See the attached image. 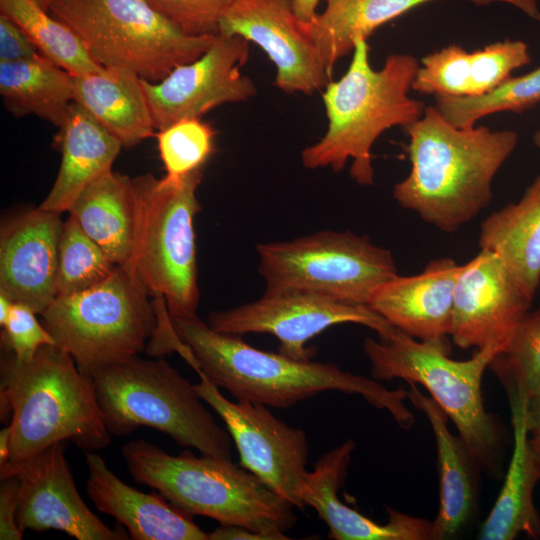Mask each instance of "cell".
Wrapping results in <instances>:
<instances>
[{
	"label": "cell",
	"mask_w": 540,
	"mask_h": 540,
	"mask_svg": "<svg viewBox=\"0 0 540 540\" xmlns=\"http://www.w3.org/2000/svg\"><path fill=\"white\" fill-rule=\"evenodd\" d=\"M171 322L189 350L183 359L238 401L287 409L319 393L338 391L360 395L375 408L387 411L404 430L415 423L405 404L408 392L403 388L390 390L373 378L343 371L333 363L296 360L257 349L241 336L213 330L198 316L171 318Z\"/></svg>",
	"instance_id": "obj_1"
},
{
	"label": "cell",
	"mask_w": 540,
	"mask_h": 540,
	"mask_svg": "<svg viewBox=\"0 0 540 540\" xmlns=\"http://www.w3.org/2000/svg\"><path fill=\"white\" fill-rule=\"evenodd\" d=\"M403 129L411 169L394 186V199L425 223L457 232L490 204L493 179L516 148L517 133L455 127L434 106Z\"/></svg>",
	"instance_id": "obj_2"
},
{
	"label": "cell",
	"mask_w": 540,
	"mask_h": 540,
	"mask_svg": "<svg viewBox=\"0 0 540 540\" xmlns=\"http://www.w3.org/2000/svg\"><path fill=\"white\" fill-rule=\"evenodd\" d=\"M0 417L10 419L8 464L57 442L71 441L85 451L111 442L91 378L56 344L43 345L30 361L2 352Z\"/></svg>",
	"instance_id": "obj_3"
},
{
	"label": "cell",
	"mask_w": 540,
	"mask_h": 540,
	"mask_svg": "<svg viewBox=\"0 0 540 540\" xmlns=\"http://www.w3.org/2000/svg\"><path fill=\"white\" fill-rule=\"evenodd\" d=\"M419 66L412 55L395 53L374 70L367 40L356 41L346 73L325 87L322 97L328 128L318 142L301 152L303 166L338 172L351 159V178L361 186L372 185L375 141L389 128L413 123L426 108L409 96Z\"/></svg>",
	"instance_id": "obj_4"
},
{
	"label": "cell",
	"mask_w": 540,
	"mask_h": 540,
	"mask_svg": "<svg viewBox=\"0 0 540 540\" xmlns=\"http://www.w3.org/2000/svg\"><path fill=\"white\" fill-rule=\"evenodd\" d=\"M122 456L136 482L189 515L241 526L265 540L289 539L285 533L297 521L288 500L231 459L188 450L174 456L144 439L124 444Z\"/></svg>",
	"instance_id": "obj_5"
},
{
	"label": "cell",
	"mask_w": 540,
	"mask_h": 540,
	"mask_svg": "<svg viewBox=\"0 0 540 540\" xmlns=\"http://www.w3.org/2000/svg\"><path fill=\"white\" fill-rule=\"evenodd\" d=\"M363 350L377 381L402 379L420 384L455 424L476 465L501 473L506 436L482 397V378L497 349H480L467 360L449 357L447 341H424L394 328L386 338L366 337Z\"/></svg>",
	"instance_id": "obj_6"
},
{
	"label": "cell",
	"mask_w": 540,
	"mask_h": 540,
	"mask_svg": "<svg viewBox=\"0 0 540 540\" xmlns=\"http://www.w3.org/2000/svg\"><path fill=\"white\" fill-rule=\"evenodd\" d=\"M86 373L107 430L128 436L141 426L170 436L202 455L231 459L232 438L204 405L194 384L162 357L134 355Z\"/></svg>",
	"instance_id": "obj_7"
},
{
	"label": "cell",
	"mask_w": 540,
	"mask_h": 540,
	"mask_svg": "<svg viewBox=\"0 0 540 540\" xmlns=\"http://www.w3.org/2000/svg\"><path fill=\"white\" fill-rule=\"evenodd\" d=\"M202 170L179 179L132 178L136 200L134 273L149 295L165 300L171 318L197 316L194 219L201 210Z\"/></svg>",
	"instance_id": "obj_8"
},
{
	"label": "cell",
	"mask_w": 540,
	"mask_h": 540,
	"mask_svg": "<svg viewBox=\"0 0 540 540\" xmlns=\"http://www.w3.org/2000/svg\"><path fill=\"white\" fill-rule=\"evenodd\" d=\"M49 13L79 37L96 63L149 82L196 60L218 36L187 35L144 0H55Z\"/></svg>",
	"instance_id": "obj_9"
},
{
	"label": "cell",
	"mask_w": 540,
	"mask_h": 540,
	"mask_svg": "<svg viewBox=\"0 0 540 540\" xmlns=\"http://www.w3.org/2000/svg\"><path fill=\"white\" fill-rule=\"evenodd\" d=\"M148 291L117 266L102 283L59 295L41 314L42 324L83 372L139 355L157 327Z\"/></svg>",
	"instance_id": "obj_10"
},
{
	"label": "cell",
	"mask_w": 540,
	"mask_h": 540,
	"mask_svg": "<svg viewBox=\"0 0 540 540\" xmlns=\"http://www.w3.org/2000/svg\"><path fill=\"white\" fill-rule=\"evenodd\" d=\"M265 292L304 291L356 305L398 274L392 253L366 235L319 231L257 245Z\"/></svg>",
	"instance_id": "obj_11"
},
{
	"label": "cell",
	"mask_w": 540,
	"mask_h": 540,
	"mask_svg": "<svg viewBox=\"0 0 540 540\" xmlns=\"http://www.w3.org/2000/svg\"><path fill=\"white\" fill-rule=\"evenodd\" d=\"M198 376L196 392L225 423L238 451L239 465L295 508L305 510L309 444L304 430L287 425L268 406L227 399L203 374Z\"/></svg>",
	"instance_id": "obj_12"
},
{
	"label": "cell",
	"mask_w": 540,
	"mask_h": 540,
	"mask_svg": "<svg viewBox=\"0 0 540 540\" xmlns=\"http://www.w3.org/2000/svg\"><path fill=\"white\" fill-rule=\"evenodd\" d=\"M207 323L229 335H273L280 342L279 353L296 360H311L315 352L306 347L307 342L337 324H360L379 338H386L395 328L367 305L304 291L265 292L256 301L211 312Z\"/></svg>",
	"instance_id": "obj_13"
},
{
	"label": "cell",
	"mask_w": 540,
	"mask_h": 540,
	"mask_svg": "<svg viewBox=\"0 0 540 540\" xmlns=\"http://www.w3.org/2000/svg\"><path fill=\"white\" fill-rule=\"evenodd\" d=\"M248 57L246 39L218 35L204 54L177 66L161 81L141 78L155 129L186 118H200L222 104L254 96V82L241 72Z\"/></svg>",
	"instance_id": "obj_14"
},
{
	"label": "cell",
	"mask_w": 540,
	"mask_h": 540,
	"mask_svg": "<svg viewBox=\"0 0 540 540\" xmlns=\"http://www.w3.org/2000/svg\"><path fill=\"white\" fill-rule=\"evenodd\" d=\"M219 35L258 45L276 68L274 85L285 93L309 95L330 82L332 73L293 0H233L220 17Z\"/></svg>",
	"instance_id": "obj_15"
},
{
	"label": "cell",
	"mask_w": 540,
	"mask_h": 540,
	"mask_svg": "<svg viewBox=\"0 0 540 540\" xmlns=\"http://www.w3.org/2000/svg\"><path fill=\"white\" fill-rule=\"evenodd\" d=\"M65 442L35 456L0 465V479L19 478L16 520L25 530H59L77 540H127L128 531L105 525L83 501L65 457Z\"/></svg>",
	"instance_id": "obj_16"
},
{
	"label": "cell",
	"mask_w": 540,
	"mask_h": 540,
	"mask_svg": "<svg viewBox=\"0 0 540 540\" xmlns=\"http://www.w3.org/2000/svg\"><path fill=\"white\" fill-rule=\"evenodd\" d=\"M531 304L502 260L480 249L461 265L456 279L452 341L461 349L501 352Z\"/></svg>",
	"instance_id": "obj_17"
},
{
	"label": "cell",
	"mask_w": 540,
	"mask_h": 540,
	"mask_svg": "<svg viewBox=\"0 0 540 540\" xmlns=\"http://www.w3.org/2000/svg\"><path fill=\"white\" fill-rule=\"evenodd\" d=\"M59 213L40 207L2 222L0 292L42 314L58 295Z\"/></svg>",
	"instance_id": "obj_18"
},
{
	"label": "cell",
	"mask_w": 540,
	"mask_h": 540,
	"mask_svg": "<svg viewBox=\"0 0 540 540\" xmlns=\"http://www.w3.org/2000/svg\"><path fill=\"white\" fill-rule=\"evenodd\" d=\"M461 265L449 257L431 260L415 275L381 284L368 306L393 327L424 341H447L453 321L454 287Z\"/></svg>",
	"instance_id": "obj_19"
},
{
	"label": "cell",
	"mask_w": 540,
	"mask_h": 540,
	"mask_svg": "<svg viewBox=\"0 0 540 540\" xmlns=\"http://www.w3.org/2000/svg\"><path fill=\"white\" fill-rule=\"evenodd\" d=\"M356 443L348 439L328 451L308 473L304 503L313 508L335 540H432V521L387 507L384 524L345 505L338 497Z\"/></svg>",
	"instance_id": "obj_20"
},
{
	"label": "cell",
	"mask_w": 540,
	"mask_h": 540,
	"mask_svg": "<svg viewBox=\"0 0 540 540\" xmlns=\"http://www.w3.org/2000/svg\"><path fill=\"white\" fill-rule=\"evenodd\" d=\"M86 492L96 509L114 517L134 540H209L189 515L160 493H143L117 477L94 451H85Z\"/></svg>",
	"instance_id": "obj_21"
},
{
	"label": "cell",
	"mask_w": 540,
	"mask_h": 540,
	"mask_svg": "<svg viewBox=\"0 0 540 540\" xmlns=\"http://www.w3.org/2000/svg\"><path fill=\"white\" fill-rule=\"evenodd\" d=\"M530 62L528 46L520 40L492 43L473 52L452 44L422 58L412 90L434 96L476 97Z\"/></svg>",
	"instance_id": "obj_22"
},
{
	"label": "cell",
	"mask_w": 540,
	"mask_h": 540,
	"mask_svg": "<svg viewBox=\"0 0 540 540\" xmlns=\"http://www.w3.org/2000/svg\"><path fill=\"white\" fill-rule=\"evenodd\" d=\"M408 384V399L426 415L436 442L440 503L432 521V540L451 539L461 533L475 515L480 469L462 438L450 432L448 416L442 408L421 393L416 384Z\"/></svg>",
	"instance_id": "obj_23"
},
{
	"label": "cell",
	"mask_w": 540,
	"mask_h": 540,
	"mask_svg": "<svg viewBox=\"0 0 540 540\" xmlns=\"http://www.w3.org/2000/svg\"><path fill=\"white\" fill-rule=\"evenodd\" d=\"M508 395L512 455L498 497L484 520L480 540H514L520 534L540 537V514L535 507L533 492L540 481L530 447L526 422L528 396L523 391Z\"/></svg>",
	"instance_id": "obj_24"
},
{
	"label": "cell",
	"mask_w": 540,
	"mask_h": 540,
	"mask_svg": "<svg viewBox=\"0 0 540 540\" xmlns=\"http://www.w3.org/2000/svg\"><path fill=\"white\" fill-rule=\"evenodd\" d=\"M60 168L40 208L68 212L78 196L95 180L112 170L122 144L83 106L72 102L60 127Z\"/></svg>",
	"instance_id": "obj_25"
},
{
	"label": "cell",
	"mask_w": 540,
	"mask_h": 540,
	"mask_svg": "<svg viewBox=\"0 0 540 540\" xmlns=\"http://www.w3.org/2000/svg\"><path fill=\"white\" fill-rule=\"evenodd\" d=\"M68 212L115 265L136 276V200L132 178L112 170L106 172L78 196Z\"/></svg>",
	"instance_id": "obj_26"
},
{
	"label": "cell",
	"mask_w": 540,
	"mask_h": 540,
	"mask_svg": "<svg viewBox=\"0 0 540 540\" xmlns=\"http://www.w3.org/2000/svg\"><path fill=\"white\" fill-rule=\"evenodd\" d=\"M478 244L502 260L533 302L540 287V173L517 202L482 221Z\"/></svg>",
	"instance_id": "obj_27"
},
{
	"label": "cell",
	"mask_w": 540,
	"mask_h": 540,
	"mask_svg": "<svg viewBox=\"0 0 540 540\" xmlns=\"http://www.w3.org/2000/svg\"><path fill=\"white\" fill-rule=\"evenodd\" d=\"M74 102L125 148L151 137L156 130L141 78L131 70L105 68L74 76Z\"/></svg>",
	"instance_id": "obj_28"
},
{
	"label": "cell",
	"mask_w": 540,
	"mask_h": 540,
	"mask_svg": "<svg viewBox=\"0 0 540 540\" xmlns=\"http://www.w3.org/2000/svg\"><path fill=\"white\" fill-rule=\"evenodd\" d=\"M325 10L307 22L308 31L332 73L341 57L353 52L356 41L412 8L434 0H325ZM477 5L502 2L526 10L529 0H468Z\"/></svg>",
	"instance_id": "obj_29"
},
{
	"label": "cell",
	"mask_w": 540,
	"mask_h": 540,
	"mask_svg": "<svg viewBox=\"0 0 540 540\" xmlns=\"http://www.w3.org/2000/svg\"><path fill=\"white\" fill-rule=\"evenodd\" d=\"M0 94L14 116L36 115L60 128L74 102V76L41 54L0 62Z\"/></svg>",
	"instance_id": "obj_30"
},
{
	"label": "cell",
	"mask_w": 540,
	"mask_h": 540,
	"mask_svg": "<svg viewBox=\"0 0 540 540\" xmlns=\"http://www.w3.org/2000/svg\"><path fill=\"white\" fill-rule=\"evenodd\" d=\"M0 13L17 24L38 52L73 76L105 68L94 61L79 37L34 0H0Z\"/></svg>",
	"instance_id": "obj_31"
},
{
	"label": "cell",
	"mask_w": 540,
	"mask_h": 540,
	"mask_svg": "<svg viewBox=\"0 0 540 540\" xmlns=\"http://www.w3.org/2000/svg\"><path fill=\"white\" fill-rule=\"evenodd\" d=\"M436 110L455 127L469 128L485 116L522 112L540 103V67L509 77L490 92L476 97L434 96Z\"/></svg>",
	"instance_id": "obj_32"
},
{
	"label": "cell",
	"mask_w": 540,
	"mask_h": 540,
	"mask_svg": "<svg viewBox=\"0 0 540 540\" xmlns=\"http://www.w3.org/2000/svg\"><path fill=\"white\" fill-rule=\"evenodd\" d=\"M117 266L69 216L59 241L57 296L79 293L102 283Z\"/></svg>",
	"instance_id": "obj_33"
},
{
	"label": "cell",
	"mask_w": 540,
	"mask_h": 540,
	"mask_svg": "<svg viewBox=\"0 0 540 540\" xmlns=\"http://www.w3.org/2000/svg\"><path fill=\"white\" fill-rule=\"evenodd\" d=\"M488 368L507 394L520 390L529 397L537 392L540 387V306L528 311Z\"/></svg>",
	"instance_id": "obj_34"
},
{
	"label": "cell",
	"mask_w": 540,
	"mask_h": 540,
	"mask_svg": "<svg viewBox=\"0 0 540 540\" xmlns=\"http://www.w3.org/2000/svg\"><path fill=\"white\" fill-rule=\"evenodd\" d=\"M215 135L214 128L200 118L182 119L158 130L155 136L165 177L179 179L202 170L214 152Z\"/></svg>",
	"instance_id": "obj_35"
},
{
	"label": "cell",
	"mask_w": 540,
	"mask_h": 540,
	"mask_svg": "<svg viewBox=\"0 0 540 540\" xmlns=\"http://www.w3.org/2000/svg\"><path fill=\"white\" fill-rule=\"evenodd\" d=\"M190 36L219 35V20L233 0H144Z\"/></svg>",
	"instance_id": "obj_36"
},
{
	"label": "cell",
	"mask_w": 540,
	"mask_h": 540,
	"mask_svg": "<svg viewBox=\"0 0 540 540\" xmlns=\"http://www.w3.org/2000/svg\"><path fill=\"white\" fill-rule=\"evenodd\" d=\"M1 343L19 361H30L43 345L56 344L54 338L27 305L13 303L3 324Z\"/></svg>",
	"instance_id": "obj_37"
},
{
	"label": "cell",
	"mask_w": 540,
	"mask_h": 540,
	"mask_svg": "<svg viewBox=\"0 0 540 540\" xmlns=\"http://www.w3.org/2000/svg\"><path fill=\"white\" fill-rule=\"evenodd\" d=\"M37 54L40 53L21 28L0 13V62L19 61Z\"/></svg>",
	"instance_id": "obj_38"
},
{
	"label": "cell",
	"mask_w": 540,
	"mask_h": 540,
	"mask_svg": "<svg viewBox=\"0 0 540 540\" xmlns=\"http://www.w3.org/2000/svg\"><path fill=\"white\" fill-rule=\"evenodd\" d=\"M0 480V539L21 540L24 531L16 520L19 478L10 476Z\"/></svg>",
	"instance_id": "obj_39"
},
{
	"label": "cell",
	"mask_w": 540,
	"mask_h": 540,
	"mask_svg": "<svg viewBox=\"0 0 540 540\" xmlns=\"http://www.w3.org/2000/svg\"><path fill=\"white\" fill-rule=\"evenodd\" d=\"M209 540H265V538L247 528L235 525H222L208 534Z\"/></svg>",
	"instance_id": "obj_40"
},
{
	"label": "cell",
	"mask_w": 540,
	"mask_h": 540,
	"mask_svg": "<svg viewBox=\"0 0 540 540\" xmlns=\"http://www.w3.org/2000/svg\"><path fill=\"white\" fill-rule=\"evenodd\" d=\"M526 422L530 435L540 437V392L527 398Z\"/></svg>",
	"instance_id": "obj_41"
},
{
	"label": "cell",
	"mask_w": 540,
	"mask_h": 540,
	"mask_svg": "<svg viewBox=\"0 0 540 540\" xmlns=\"http://www.w3.org/2000/svg\"><path fill=\"white\" fill-rule=\"evenodd\" d=\"M320 0H293L296 15L304 22L312 21L316 15Z\"/></svg>",
	"instance_id": "obj_42"
},
{
	"label": "cell",
	"mask_w": 540,
	"mask_h": 540,
	"mask_svg": "<svg viewBox=\"0 0 540 540\" xmlns=\"http://www.w3.org/2000/svg\"><path fill=\"white\" fill-rule=\"evenodd\" d=\"M10 446V427L5 426L0 431V465L6 463L9 459Z\"/></svg>",
	"instance_id": "obj_43"
},
{
	"label": "cell",
	"mask_w": 540,
	"mask_h": 540,
	"mask_svg": "<svg viewBox=\"0 0 540 540\" xmlns=\"http://www.w3.org/2000/svg\"><path fill=\"white\" fill-rule=\"evenodd\" d=\"M13 302L4 293L0 292V325L3 326L11 311Z\"/></svg>",
	"instance_id": "obj_44"
},
{
	"label": "cell",
	"mask_w": 540,
	"mask_h": 540,
	"mask_svg": "<svg viewBox=\"0 0 540 540\" xmlns=\"http://www.w3.org/2000/svg\"><path fill=\"white\" fill-rule=\"evenodd\" d=\"M530 447L532 451L533 460L540 478V437L531 436L530 437Z\"/></svg>",
	"instance_id": "obj_45"
},
{
	"label": "cell",
	"mask_w": 540,
	"mask_h": 540,
	"mask_svg": "<svg viewBox=\"0 0 540 540\" xmlns=\"http://www.w3.org/2000/svg\"><path fill=\"white\" fill-rule=\"evenodd\" d=\"M41 8H43L44 10L46 11H49V8L51 6V4L55 1V0H34Z\"/></svg>",
	"instance_id": "obj_46"
},
{
	"label": "cell",
	"mask_w": 540,
	"mask_h": 540,
	"mask_svg": "<svg viewBox=\"0 0 540 540\" xmlns=\"http://www.w3.org/2000/svg\"><path fill=\"white\" fill-rule=\"evenodd\" d=\"M533 141L537 148L540 150V131L534 134Z\"/></svg>",
	"instance_id": "obj_47"
},
{
	"label": "cell",
	"mask_w": 540,
	"mask_h": 540,
	"mask_svg": "<svg viewBox=\"0 0 540 540\" xmlns=\"http://www.w3.org/2000/svg\"><path fill=\"white\" fill-rule=\"evenodd\" d=\"M537 392H540V387H539V389L537 390ZM537 392H536V393H537Z\"/></svg>",
	"instance_id": "obj_48"
}]
</instances>
